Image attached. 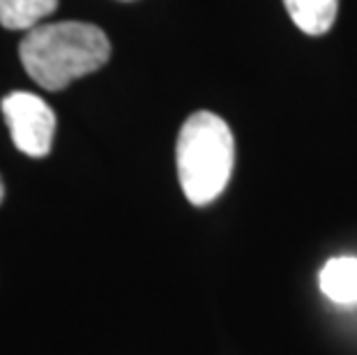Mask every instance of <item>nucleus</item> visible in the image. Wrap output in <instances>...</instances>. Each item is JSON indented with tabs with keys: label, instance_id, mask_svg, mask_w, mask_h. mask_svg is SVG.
<instances>
[{
	"label": "nucleus",
	"instance_id": "obj_1",
	"mask_svg": "<svg viewBox=\"0 0 357 355\" xmlns=\"http://www.w3.org/2000/svg\"><path fill=\"white\" fill-rule=\"evenodd\" d=\"M19 58L37 86L63 90L109 63L111 42L102 28L83 21L40 24L21 40Z\"/></svg>",
	"mask_w": 357,
	"mask_h": 355
},
{
	"label": "nucleus",
	"instance_id": "obj_2",
	"mask_svg": "<svg viewBox=\"0 0 357 355\" xmlns=\"http://www.w3.org/2000/svg\"><path fill=\"white\" fill-rule=\"evenodd\" d=\"M176 162L187 201L208 206L226 190L233 173L235 141L231 127L217 113H192L180 130Z\"/></svg>",
	"mask_w": 357,
	"mask_h": 355
},
{
	"label": "nucleus",
	"instance_id": "obj_3",
	"mask_svg": "<svg viewBox=\"0 0 357 355\" xmlns=\"http://www.w3.org/2000/svg\"><path fill=\"white\" fill-rule=\"evenodd\" d=\"M12 141L28 157H47L56 134V113L40 95L14 90L0 104Z\"/></svg>",
	"mask_w": 357,
	"mask_h": 355
},
{
	"label": "nucleus",
	"instance_id": "obj_4",
	"mask_svg": "<svg viewBox=\"0 0 357 355\" xmlns=\"http://www.w3.org/2000/svg\"><path fill=\"white\" fill-rule=\"evenodd\" d=\"M318 286L323 296L337 305H355L357 302V259L337 256L323 266L318 275Z\"/></svg>",
	"mask_w": 357,
	"mask_h": 355
},
{
	"label": "nucleus",
	"instance_id": "obj_5",
	"mask_svg": "<svg viewBox=\"0 0 357 355\" xmlns=\"http://www.w3.org/2000/svg\"><path fill=\"white\" fill-rule=\"evenodd\" d=\"M288 17L302 33L321 37L334 26L339 0H284Z\"/></svg>",
	"mask_w": 357,
	"mask_h": 355
},
{
	"label": "nucleus",
	"instance_id": "obj_6",
	"mask_svg": "<svg viewBox=\"0 0 357 355\" xmlns=\"http://www.w3.org/2000/svg\"><path fill=\"white\" fill-rule=\"evenodd\" d=\"M58 0H0V26L7 30H30L56 12Z\"/></svg>",
	"mask_w": 357,
	"mask_h": 355
},
{
	"label": "nucleus",
	"instance_id": "obj_7",
	"mask_svg": "<svg viewBox=\"0 0 357 355\" xmlns=\"http://www.w3.org/2000/svg\"><path fill=\"white\" fill-rule=\"evenodd\" d=\"M5 199V183H3V178H0V203H3Z\"/></svg>",
	"mask_w": 357,
	"mask_h": 355
}]
</instances>
